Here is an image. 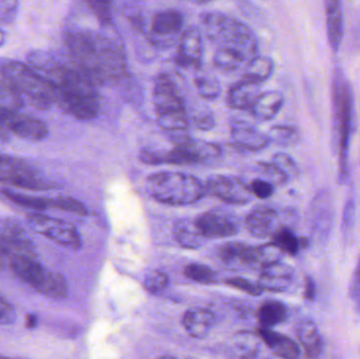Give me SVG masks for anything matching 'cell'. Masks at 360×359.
Returning <instances> with one entry per match:
<instances>
[{
  "label": "cell",
  "instance_id": "obj_34",
  "mask_svg": "<svg viewBox=\"0 0 360 359\" xmlns=\"http://www.w3.org/2000/svg\"><path fill=\"white\" fill-rule=\"evenodd\" d=\"M197 92L199 96L207 100H213L217 98L221 93V86H220L219 80L212 75H200L195 79Z\"/></svg>",
  "mask_w": 360,
  "mask_h": 359
},
{
  "label": "cell",
  "instance_id": "obj_44",
  "mask_svg": "<svg viewBox=\"0 0 360 359\" xmlns=\"http://www.w3.org/2000/svg\"><path fill=\"white\" fill-rule=\"evenodd\" d=\"M350 295L355 309L360 313V257L353 273L352 282L350 285Z\"/></svg>",
  "mask_w": 360,
  "mask_h": 359
},
{
  "label": "cell",
  "instance_id": "obj_31",
  "mask_svg": "<svg viewBox=\"0 0 360 359\" xmlns=\"http://www.w3.org/2000/svg\"><path fill=\"white\" fill-rule=\"evenodd\" d=\"M248 61L249 60L243 53L234 48H224V46L218 48L213 57L215 67L224 72L235 71Z\"/></svg>",
  "mask_w": 360,
  "mask_h": 359
},
{
  "label": "cell",
  "instance_id": "obj_29",
  "mask_svg": "<svg viewBox=\"0 0 360 359\" xmlns=\"http://www.w3.org/2000/svg\"><path fill=\"white\" fill-rule=\"evenodd\" d=\"M22 105L23 99L20 93L0 70V115L19 111Z\"/></svg>",
  "mask_w": 360,
  "mask_h": 359
},
{
  "label": "cell",
  "instance_id": "obj_17",
  "mask_svg": "<svg viewBox=\"0 0 360 359\" xmlns=\"http://www.w3.org/2000/svg\"><path fill=\"white\" fill-rule=\"evenodd\" d=\"M294 278V270L279 261H272L262 267L259 286L262 290L283 292L287 290Z\"/></svg>",
  "mask_w": 360,
  "mask_h": 359
},
{
  "label": "cell",
  "instance_id": "obj_20",
  "mask_svg": "<svg viewBox=\"0 0 360 359\" xmlns=\"http://www.w3.org/2000/svg\"><path fill=\"white\" fill-rule=\"evenodd\" d=\"M328 39L334 52H338L344 39V14L342 0H325Z\"/></svg>",
  "mask_w": 360,
  "mask_h": 359
},
{
  "label": "cell",
  "instance_id": "obj_18",
  "mask_svg": "<svg viewBox=\"0 0 360 359\" xmlns=\"http://www.w3.org/2000/svg\"><path fill=\"white\" fill-rule=\"evenodd\" d=\"M231 135L235 145L248 151H260L270 143L269 135L264 134L247 122H235L231 126Z\"/></svg>",
  "mask_w": 360,
  "mask_h": 359
},
{
  "label": "cell",
  "instance_id": "obj_8",
  "mask_svg": "<svg viewBox=\"0 0 360 359\" xmlns=\"http://www.w3.org/2000/svg\"><path fill=\"white\" fill-rule=\"evenodd\" d=\"M0 70L14 84L21 96L25 95L34 107L39 110H49L54 105L52 86L29 65L2 58L0 59Z\"/></svg>",
  "mask_w": 360,
  "mask_h": 359
},
{
  "label": "cell",
  "instance_id": "obj_5",
  "mask_svg": "<svg viewBox=\"0 0 360 359\" xmlns=\"http://www.w3.org/2000/svg\"><path fill=\"white\" fill-rule=\"evenodd\" d=\"M150 195L169 206H188L199 202L207 194L205 183L190 174L160 172L147 179Z\"/></svg>",
  "mask_w": 360,
  "mask_h": 359
},
{
  "label": "cell",
  "instance_id": "obj_43",
  "mask_svg": "<svg viewBox=\"0 0 360 359\" xmlns=\"http://www.w3.org/2000/svg\"><path fill=\"white\" fill-rule=\"evenodd\" d=\"M250 190L256 197L262 198V200L271 197L273 192H274L272 183L262 181V179H255V181H252Z\"/></svg>",
  "mask_w": 360,
  "mask_h": 359
},
{
  "label": "cell",
  "instance_id": "obj_36",
  "mask_svg": "<svg viewBox=\"0 0 360 359\" xmlns=\"http://www.w3.org/2000/svg\"><path fill=\"white\" fill-rule=\"evenodd\" d=\"M184 274L188 280L200 284H212L215 282L216 273L207 266L201 263H191L184 270Z\"/></svg>",
  "mask_w": 360,
  "mask_h": 359
},
{
  "label": "cell",
  "instance_id": "obj_52",
  "mask_svg": "<svg viewBox=\"0 0 360 359\" xmlns=\"http://www.w3.org/2000/svg\"><path fill=\"white\" fill-rule=\"evenodd\" d=\"M94 1H96V4H101V6H105H105H109L113 0H94Z\"/></svg>",
  "mask_w": 360,
  "mask_h": 359
},
{
  "label": "cell",
  "instance_id": "obj_26",
  "mask_svg": "<svg viewBox=\"0 0 360 359\" xmlns=\"http://www.w3.org/2000/svg\"><path fill=\"white\" fill-rule=\"evenodd\" d=\"M297 337L307 358H316L321 355L323 350V339L312 320H304L300 325Z\"/></svg>",
  "mask_w": 360,
  "mask_h": 359
},
{
  "label": "cell",
  "instance_id": "obj_41",
  "mask_svg": "<svg viewBox=\"0 0 360 359\" xmlns=\"http://www.w3.org/2000/svg\"><path fill=\"white\" fill-rule=\"evenodd\" d=\"M273 162L285 173L288 177L295 176V175L300 173V169H298L297 164H296L295 162H294L289 155H287V154H275L274 157H273Z\"/></svg>",
  "mask_w": 360,
  "mask_h": 359
},
{
  "label": "cell",
  "instance_id": "obj_11",
  "mask_svg": "<svg viewBox=\"0 0 360 359\" xmlns=\"http://www.w3.org/2000/svg\"><path fill=\"white\" fill-rule=\"evenodd\" d=\"M27 223L36 233L49 238L52 242L71 249L78 250L82 247V238L76 228L68 221L33 213L27 215Z\"/></svg>",
  "mask_w": 360,
  "mask_h": 359
},
{
  "label": "cell",
  "instance_id": "obj_9",
  "mask_svg": "<svg viewBox=\"0 0 360 359\" xmlns=\"http://www.w3.org/2000/svg\"><path fill=\"white\" fill-rule=\"evenodd\" d=\"M0 183L36 191L57 187L52 181H46L35 167L25 160L8 156H0Z\"/></svg>",
  "mask_w": 360,
  "mask_h": 359
},
{
  "label": "cell",
  "instance_id": "obj_13",
  "mask_svg": "<svg viewBox=\"0 0 360 359\" xmlns=\"http://www.w3.org/2000/svg\"><path fill=\"white\" fill-rule=\"evenodd\" d=\"M197 228L205 238H226L236 235L238 221L234 215L220 209L202 213L195 219Z\"/></svg>",
  "mask_w": 360,
  "mask_h": 359
},
{
  "label": "cell",
  "instance_id": "obj_30",
  "mask_svg": "<svg viewBox=\"0 0 360 359\" xmlns=\"http://www.w3.org/2000/svg\"><path fill=\"white\" fill-rule=\"evenodd\" d=\"M274 61L270 57L257 55L248 61L243 78L257 84H264L274 73Z\"/></svg>",
  "mask_w": 360,
  "mask_h": 359
},
{
  "label": "cell",
  "instance_id": "obj_7",
  "mask_svg": "<svg viewBox=\"0 0 360 359\" xmlns=\"http://www.w3.org/2000/svg\"><path fill=\"white\" fill-rule=\"evenodd\" d=\"M8 267L21 282L44 296L63 299L68 295V284L63 275L46 270L36 255H17Z\"/></svg>",
  "mask_w": 360,
  "mask_h": 359
},
{
  "label": "cell",
  "instance_id": "obj_47",
  "mask_svg": "<svg viewBox=\"0 0 360 359\" xmlns=\"http://www.w3.org/2000/svg\"><path fill=\"white\" fill-rule=\"evenodd\" d=\"M237 347L240 350V352H243V358H250V356L255 355L256 347L254 345V339H252V335H250L249 333L245 337L239 335Z\"/></svg>",
  "mask_w": 360,
  "mask_h": 359
},
{
  "label": "cell",
  "instance_id": "obj_3",
  "mask_svg": "<svg viewBox=\"0 0 360 359\" xmlns=\"http://www.w3.org/2000/svg\"><path fill=\"white\" fill-rule=\"evenodd\" d=\"M154 107L158 122L175 143L188 137L190 116L186 99L176 84L166 74H160L154 82Z\"/></svg>",
  "mask_w": 360,
  "mask_h": 359
},
{
  "label": "cell",
  "instance_id": "obj_12",
  "mask_svg": "<svg viewBox=\"0 0 360 359\" xmlns=\"http://www.w3.org/2000/svg\"><path fill=\"white\" fill-rule=\"evenodd\" d=\"M207 193L228 204H245L251 200L252 192L236 177L214 175L205 183Z\"/></svg>",
  "mask_w": 360,
  "mask_h": 359
},
{
  "label": "cell",
  "instance_id": "obj_25",
  "mask_svg": "<svg viewBox=\"0 0 360 359\" xmlns=\"http://www.w3.org/2000/svg\"><path fill=\"white\" fill-rule=\"evenodd\" d=\"M260 84L243 78L231 86L226 95V103L235 110H250L252 103L259 94Z\"/></svg>",
  "mask_w": 360,
  "mask_h": 359
},
{
  "label": "cell",
  "instance_id": "obj_46",
  "mask_svg": "<svg viewBox=\"0 0 360 359\" xmlns=\"http://www.w3.org/2000/svg\"><path fill=\"white\" fill-rule=\"evenodd\" d=\"M264 172L266 173L268 176L273 179V181L276 183H283L288 181V176L285 173L277 166L276 164H260Z\"/></svg>",
  "mask_w": 360,
  "mask_h": 359
},
{
  "label": "cell",
  "instance_id": "obj_32",
  "mask_svg": "<svg viewBox=\"0 0 360 359\" xmlns=\"http://www.w3.org/2000/svg\"><path fill=\"white\" fill-rule=\"evenodd\" d=\"M2 194L10 202L25 207V208L34 209L42 211L48 209H55V198L37 197V196L25 195V194L16 193L10 190H2Z\"/></svg>",
  "mask_w": 360,
  "mask_h": 359
},
{
  "label": "cell",
  "instance_id": "obj_16",
  "mask_svg": "<svg viewBox=\"0 0 360 359\" xmlns=\"http://www.w3.org/2000/svg\"><path fill=\"white\" fill-rule=\"evenodd\" d=\"M139 159L143 164H194L205 162L196 152L188 147L176 145L174 150L168 152L143 150L139 154Z\"/></svg>",
  "mask_w": 360,
  "mask_h": 359
},
{
  "label": "cell",
  "instance_id": "obj_6",
  "mask_svg": "<svg viewBox=\"0 0 360 359\" xmlns=\"http://www.w3.org/2000/svg\"><path fill=\"white\" fill-rule=\"evenodd\" d=\"M205 33L210 39L220 46L234 48L243 53L248 60L258 55V41L255 34L241 23L220 13H207L202 17Z\"/></svg>",
  "mask_w": 360,
  "mask_h": 359
},
{
  "label": "cell",
  "instance_id": "obj_14",
  "mask_svg": "<svg viewBox=\"0 0 360 359\" xmlns=\"http://www.w3.org/2000/svg\"><path fill=\"white\" fill-rule=\"evenodd\" d=\"M0 118L6 130L20 138L30 141H41L49 136L48 126L42 120L21 113L20 111L1 114Z\"/></svg>",
  "mask_w": 360,
  "mask_h": 359
},
{
  "label": "cell",
  "instance_id": "obj_42",
  "mask_svg": "<svg viewBox=\"0 0 360 359\" xmlns=\"http://www.w3.org/2000/svg\"><path fill=\"white\" fill-rule=\"evenodd\" d=\"M196 126L199 130H210L215 126V118L213 114L209 111L199 112L194 115L190 116V122Z\"/></svg>",
  "mask_w": 360,
  "mask_h": 359
},
{
  "label": "cell",
  "instance_id": "obj_23",
  "mask_svg": "<svg viewBox=\"0 0 360 359\" xmlns=\"http://www.w3.org/2000/svg\"><path fill=\"white\" fill-rule=\"evenodd\" d=\"M276 218V211L268 207H259L248 215L245 226L254 237L266 238L272 235Z\"/></svg>",
  "mask_w": 360,
  "mask_h": 359
},
{
  "label": "cell",
  "instance_id": "obj_2",
  "mask_svg": "<svg viewBox=\"0 0 360 359\" xmlns=\"http://www.w3.org/2000/svg\"><path fill=\"white\" fill-rule=\"evenodd\" d=\"M65 39L74 65L97 84H113L126 75V55L113 33L72 27L65 32Z\"/></svg>",
  "mask_w": 360,
  "mask_h": 359
},
{
  "label": "cell",
  "instance_id": "obj_35",
  "mask_svg": "<svg viewBox=\"0 0 360 359\" xmlns=\"http://www.w3.org/2000/svg\"><path fill=\"white\" fill-rule=\"evenodd\" d=\"M270 141L279 145H293L300 141V133L294 126H274L269 133Z\"/></svg>",
  "mask_w": 360,
  "mask_h": 359
},
{
  "label": "cell",
  "instance_id": "obj_24",
  "mask_svg": "<svg viewBox=\"0 0 360 359\" xmlns=\"http://www.w3.org/2000/svg\"><path fill=\"white\" fill-rule=\"evenodd\" d=\"M258 337L264 341L269 349L281 358L296 359L300 358V349L297 344L285 337L274 332L271 329L262 328L258 331Z\"/></svg>",
  "mask_w": 360,
  "mask_h": 359
},
{
  "label": "cell",
  "instance_id": "obj_53",
  "mask_svg": "<svg viewBox=\"0 0 360 359\" xmlns=\"http://www.w3.org/2000/svg\"><path fill=\"white\" fill-rule=\"evenodd\" d=\"M4 42H6V34L0 29V46H4Z\"/></svg>",
  "mask_w": 360,
  "mask_h": 359
},
{
  "label": "cell",
  "instance_id": "obj_51",
  "mask_svg": "<svg viewBox=\"0 0 360 359\" xmlns=\"http://www.w3.org/2000/svg\"><path fill=\"white\" fill-rule=\"evenodd\" d=\"M8 135H10V132L6 130L1 118H0V141H6L8 138Z\"/></svg>",
  "mask_w": 360,
  "mask_h": 359
},
{
  "label": "cell",
  "instance_id": "obj_33",
  "mask_svg": "<svg viewBox=\"0 0 360 359\" xmlns=\"http://www.w3.org/2000/svg\"><path fill=\"white\" fill-rule=\"evenodd\" d=\"M272 244L276 248H278L281 252L290 255L297 254L300 248V240L288 228H283V229L278 230L276 233L273 234Z\"/></svg>",
  "mask_w": 360,
  "mask_h": 359
},
{
  "label": "cell",
  "instance_id": "obj_19",
  "mask_svg": "<svg viewBox=\"0 0 360 359\" xmlns=\"http://www.w3.org/2000/svg\"><path fill=\"white\" fill-rule=\"evenodd\" d=\"M184 16L176 10H165L158 12L152 21V35L155 41L164 42L181 33Z\"/></svg>",
  "mask_w": 360,
  "mask_h": 359
},
{
  "label": "cell",
  "instance_id": "obj_15",
  "mask_svg": "<svg viewBox=\"0 0 360 359\" xmlns=\"http://www.w3.org/2000/svg\"><path fill=\"white\" fill-rule=\"evenodd\" d=\"M202 37L198 30H186L180 36L176 63L181 67L199 69L202 60Z\"/></svg>",
  "mask_w": 360,
  "mask_h": 359
},
{
  "label": "cell",
  "instance_id": "obj_4",
  "mask_svg": "<svg viewBox=\"0 0 360 359\" xmlns=\"http://www.w3.org/2000/svg\"><path fill=\"white\" fill-rule=\"evenodd\" d=\"M332 103L334 131L338 141L340 178L344 181L348 177L349 172V149L354 119V94L350 81L347 79L340 67L334 70Z\"/></svg>",
  "mask_w": 360,
  "mask_h": 359
},
{
  "label": "cell",
  "instance_id": "obj_37",
  "mask_svg": "<svg viewBox=\"0 0 360 359\" xmlns=\"http://www.w3.org/2000/svg\"><path fill=\"white\" fill-rule=\"evenodd\" d=\"M169 278L166 274L160 271H153L148 274L145 280V287L150 293L158 294L167 288Z\"/></svg>",
  "mask_w": 360,
  "mask_h": 359
},
{
  "label": "cell",
  "instance_id": "obj_50",
  "mask_svg": "<svg viewBox=\"0 0 360 359\" xmlns=\"http://www.w3.org/2000/svg\"><path fill=\"white\" fill-rule=\"evenodd\" d=\"M8 261H10V257L0 242V268L8 267Z\"/></svg>",
  "mask_w": 360,
  "mask_h": 359
},
{
  "label": "cell",
  "instance_id": "obj_40",
  "mask_svg": "<svg viewBox=\"0 0 360 359\" xmlns=\"http://www.w3.org/2000/svg\"><path fill=\"white\" fill-rule=\"evenodd\" d=\"M19 0H0V22L11 25L18 13Z\"/></svg>",
  "mask_w": 360,
  "mask_h": 359
},
{
  "label": "cell",
  "instance_id": "obj_21",
  "mask_svg": "<svg viewBox=\"0 0 360 359\" xmlns=\"http://www.w3.org/2000/svg\"><path fill=\"white\" fill-rule=\"evenodd\" d=\"M285 105V96L279 91H266L258 94L250 111L256 119L269 122L279 113Z\"/></svg>",
  "mask_w": 360,
  "mask_h": 359
},
{
  "label": "cell",
  "instance_id": "obj_38",
  "mask_svg": "<svg viewBox=\"0 0 360 359\" xmlns=\"http://www.w3.org/2000/svg\"><path fill=\"white\" fill-rule=\"evenodd\" d=\"M226 284L228 286L237 289V290L243 291V292L247 293V294L251 295V296H259V295H262V291H264L262 287L259 286V284H254V282H250V280H245V278H229V280H226Z\"/></svg>",
  "mask_w": 360,
  "mask_h": 359
},
{
  "label": "cell",
  "instance_id": "obj_49",
  "mask_svg": "<svg viewBox=\"0 0 360 359\" xmlns=\"http://www.w3.org/2000/svg\"><path fill=\"white\" fill-rule=\"evenodd\" d=\"M304 299L309 301H313L316 296V285L314 280L311 278H306V285H304Z\"/></svg>",
  "mask_w": 360,
  "mask_h": 359
},
{
  "label": "cell",
  "instance_id": "obj_27",
  "mask_svg": "<svg viewBox=\"0 0 360 359\" xmlns=\"http://www.w3.org/2000/svg\"><path fill=\"white\" fill-rule=\"evenodd\" d=\"M174 236L180 246L192 250L200 248L205 240L195 221L191 219H181L177 221L174 227Z\"/></svg>",
  "mask_w": 360,
  "mask_h": 359
},
{
  "label": "cell",
  "instance_id": "obj_10",
  "mask_svg": "<svg viewBox=\"0 0 360 359\" xmlns=\"http://www.w3.org/2000/svg\"><path fill=\"white\" fill-rule=\"evenodd\" d=\"M279 252L274 244L266 247H252L249 244L230 242L220 248L219 256L226 265L231 267H253L278 261Z\"/></svg>",
  "mask_w": 360,
  "mask_h": 359
},
{
  "label": "cell",
  "instance_id": "obj_45",
  "mask_svg": "<svg viewBox=\"0 0 360 359\" xmlns=\"http://www.w3.org/2000/svg\"><path fill=\"white\" fill-rule=\"evenodd\" d=\"M16 320V312L14 307L8 301L0 296V324H13Z\"/></svg>",
  "mask_w": 360,
  "mask_h": 359
},
{
  "label": "cell",
  "instance_id": "obj_39",
  "mask_svg": "<svg viewBox=\"0 0 360 359\" xmlns=\"http://www.w3.org/2000/svg\"><path fill=\"white\" fill-rule=\"evenodd\" d=\"M55 210L75 213V214L78 215H86L88 213L84 204L72 197L55 198Z\"/></svg>",
  "mask_w": 360,
  "mask_h": 359
},
{
  "label": "cell",
  "instance_id": "obj_1",
  "mask_svg": "<svg viewBox=\"0 0 360 359\" xmlns=\"http://www.w3.org/2000/svg\"><path fill=\"white\" fill-rule=\"evenodd\" d=\"M27 65L54 90L55 103L78 120H92L101 111V96L96 82L75 65H68L44 51H32Z\"/></svg>",
  "mask_w": 360,
  "mask_h": 359
},
{
  "label": "cell",
  "instance_id": "obj_22",
  "mask_svg": "<svg viewBox=\"0 0 360 359\" xmlns=\"http://www.w3.org/2000/svg\"><path fill=\"white\" fill-rule=\"evenodd\" d=\"M181 322L190 337L203 339L209 334L213 326L214 314L202 308H192L184 314Z\"/></svg>",
  "mask_w": 360,
  "mask_h": 359
},
{
  "label": "cell",
  "instance_id": "obj_28",
  "mask_svg": "<svg viewBox=\"0 0 360 359\" xmlns=\"http://www.w3.org/2000/svg\"><path fill=\"white\" fill-rule=\"evenodd\" d=\"M289 315L287 306L281 301H268L258 310V322L264 329H271L285 322Z\"/></svg>",
  "mask_w": 360,
  "mask_h": 359
},
{
  "label": "cell",
  "instance_id": "obj_48",
  "mask_svg": "<svg viewBox=\"0 0 360 359\" xmlns=\"http://www.w3.org/2000/svg\"><path fill=\"white\" fill-rule=\"evenodd\" d=\"M353 212H354V204H353L352 200H349L347 202L344 212V227L346 232H348L352 228L353 216H354Z\"/></svg>",
  "mask_w": 360,
  "mask_h": 359
}]
</instances>
